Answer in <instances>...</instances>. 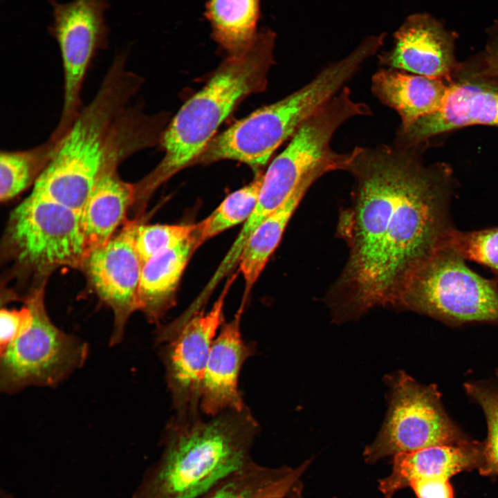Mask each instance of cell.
<instances>
[{"label": "cell", "instance_id": "obj_24", "mask_svg": "<svg viewBox=\"0 0 498 498\" xmlns=\"http://www.w3.org/2000/svg\"><path fill=\"white\" fill-rule=\"evenodd\" d=\"M290 468H269L255 462L232 474L201 498H253L264 486L287 473Z\"/></svg>", "mask_w": 498, "mask_h": 498}, {"label": "cell", "instance_id": "obj_17", "mask_svg": "<svg viewBox=\"0 0 498 498\" xmlns=\"http://www.w3.org/2000/svg\"><path fill=\"white\" fill-rule=\"evenodd\" d=\"M448 86L443 80L392 68H382L371 78L374 95L400 117L398 132L407 131L420 118L438 111Z\"/></svg>", "mask_w": 498, "mask_h": 498}, {"label": "cell", "instance_id": "obj_18", "mask_svg": "<svg viewBox=\"0 0 498 498\" xmlns=\"http://www.w3.org/2000/svg\"><path fill=\"white\" fill-rule=\"evenodd\" d=\"M118 165L110 164L103 170L81 212L86 257L115 234L136 199V185L119 176Z\"/></svg>", "mask_w": 498, "mask_h": 498}, {"label": "cell", "instance_id": "obj_15", "mask_svg": "<svg viewBox=\"0 0 498 498\" xmlns=\"http://www.w3.org/2000/svg\"><path fill=\"white\" fill-rule=\"evenodd\" d=\"M245 304L242 301L234 317L223 322L211 347L200 400V409L210 417L246 408L239 389V377L244 362L254 353V348L241 337L240 324Z\"/></svg>", "mask_w": 498, "mask_h": 498}, {"label": "cell", "instance_id": "obj_9", "mask_svg": "<svg viewBox=\"0 0 498 498\" xmlns=\"http://www.w3.org/2000/svg\"><path fill=\"white\" fill-rule=\"evenodd\" d=\"M8 234L18 260L39 270L86 258L80 213L33 193L12 211Z\"/></svg>", "mask_w": 498, "mask_h": 498}, {"label": "cell", "instance_id": "obj_10", "mask_svg": "<svg viewBox=\"0 0 498 498\" xmlns=\"http://www.w3.org/2000/svg\"><path fill=\"white\" fill-rule=\"evenodd\" d=\"M53 21L48 32L56 40L64 71V102L58 124L51 134L60 139L81 108V90L91 62L108 44L105 13L108 0H49Z\"/></svg>", "mask_w": 498, "mask_h": 498}, {"label": "cell", "instance_id": "obj_12", "mask_svg": "<svg viewBox=\"0 0 498 498\" xmlns=\"http://www.w3.org/2000/svg\"><path fill=\"white\" fill-rule=\"evenodd\" d=\"M138 222H128L105 244L92 250L84 265L98 296L113 311L114 326L110 344L123 338L128 318L138 308L142 263L135 246Z\"/></svg>", "mask_w": 498, "mask_h": 498}, {"label": "cell", "instance_id": "obj_19", "mask_svg": "<svg viewBox=\"0 0 498 498\" xmlns=\"http://www.w3.org/2000/svg\"><path fill=\"white\" fill-rule=\"evenodd\" d=\"M195 230L175 246L157 254L142 265L138 308L151 322H158L175 304L181 277L192 255L200 247Z\"/></svg>", "mask_w": 498, "mask_h": 498}, {"label": "cell", "instance_id": "obj_8", "mask_svg": "<svg viewBox=\"0 0 498 498\" xmlns=\"http://www.w3.org/2000/svg\"><path fill=\"white\" fill-rule=\"evenodd\" d=\"M387 414L377 437L365 449L366 462L467 441L445 412L435 385H421L403 371L387 376Z\"/></svg>", "mask_w": 498, "mask_h": 498}, {"label": "cell", "instance_id": "obj_22", "mask_svg": "<svg viewBox=\"0 0 498 498\" xmlns=\"http://www.w3.org/2000/svg\"><path fill=\"white\" fill-rule=\"evenodd\" d=\"M59 141L50 138L32 149L1 151L0 154V199L6 202L24 191L46 167Z\"/></svg>", "mask_w": 498, "mask_h": 498}, {"label": "cell", "instance_id": "obj_21", "mask_svg": "<svg viewBox=\"0 0 498 498\" xmlns=\"http://www.w3.org/2000/svg\"><path fill=\"white\" fill-rule=\"evenodd\" d=\"M261 0H208L205 17L215 42L229 55L247 48L254 41Z\"/></svg>", "mask_w": 498, "mask_h": 498}, {"label": "cell", "instance_id": "obj_6", "mask_svg": "<svg viewBox=\"0 0 498 498\" xmlns=\"http://www.w3.org/2000/svg\"><path fill=\"white\" fill-rule=\"evenodd\" d=\"M445 243L410 275L397 307L448 324L498 323V284L471 270Z\"/></svg>", "mask_w": 498, "mask_h": 498}, {"label": "cell", "instance_id": "obj_30", "mask_svg": "<svg viewBox=\"0 0 498 498\" xmlns=\"http://www.w3.org/2000/svg\"><path fill=\"white\" fill-rule=\"evenodd\" d=\"M418 498H454L449 479L425 478L413 481L409 486Z\"/></svg>", "mask_w": 498, "mask_h": 498}, {"label": "cell", "instance_id": "obj_26", "mask_svg": "<svg viewBox=\"0 0 498 498\" xmlns=\"http://www.w3.org/2000/svg\"><path fill=\"white\" fill-rule=\"evenodd\" d=\"M465 388L483 409L488 424V436L482 446L481 470L498 474V388L481 383H466Z\"/></svg>", "mask_w": 498, "mask_h": 498}, {"label": "cell", "instance_id": "obj_29", "mask_svg": "<svg viewBox=\"0 0 498 498\" xmlns=\"http://www.w3.org/2000/svg\"><path fill=\"white\" fill-rule=\"evenodd\" d=\"M309 463L306 461L296 468H290L284 475L262 488L253 498H287L293 492Z\"/></svg>", "mask_w": 498, "mask_h": 498}, {"label": "cell", "instance_id": "obj_7", "mask_svg": "<svg viewBox=\"0 0 498 498\" xmlns=\"http://www.w3.org/2000/svg\"><path fill=\"white\" fill-rule=\"evenodd\" d=\"M32 311L28 328L0 350V389L13 394L29 387H54L82 367L87 343L56 326L45 308L42 290L26 301Z\"/></svg>", "mask_w": 498, "mask_h": 498}, {"label": "cell", "instance_id": "obj_31", "mask_svg": "<svg viewBox=\"0 0 498 498\" xmlns=\"http://www.w3.org/2000/svg\"><path fill=\"white\" fill-rule=\"evenodd\" d=\"M484 61L486 74L498 82V21L490 29Z\"/></svg>", "mask_w": 498, "mask_h": 498}, {"label": "cell", "instance_id": "obj_3", "mask_svg": "<svg viewBox=\"0 0 498 498\" xmlns=\"http://www.w3.org/2000/svg\"><path fill=\"white\" fill-rule=\"evenodd\" d=\"M118 55L98 92L59 140L31 193L81 214L94 185L111 163L116 121L142 84Z\"/></svg>", "mask_w": 498, "mask_h": 498}, {"label": "cell", "instance_id": "obj_13", "mask_svg": "<svg viewBox=\"0 0 498 498\" xmlns=\"http://www.w3.org/2000/svg\"><path fill=\"white\" fill-rule=\"evenodd\" d=\"M473 124L498 127V83L480 74H460L449 83L441 108L398 132L396 140L420 146L435 136Z\"/></svg>", "mask_w": 498, "mask_h": 498}, {"label": "cell", "instance_id": "obj_1", "mask_svg": "<svg viewBox=\"0 0 498 498\" xmlns=\"http://www.w3.org/2000/svg\"><path fill=\"white\" fill-rule=\"evenodd\" d=\"M418 147L395 141L353 149L347 170L353 179L351 203L338 223L349 257L326 297L337 322L376 306L397 307L412 273L454 229L451 171L424 165Z\"/></svg>", "mask_w": 498, "mask_h": 498}, {"label": "cell", "instance_id": "obj_25", "mask_svg": "<svg viewBox=\"0 0 498 498\" xmlns=\"http://www.w3.org/2000/svg\"><path fill=\"white\" fill-rule=\"evenodd\" d=\"M446 243L465 259L489 268L498 279V226L470 232L454 229Z\"/></svg>", "mask_w": 498, "mask_h": 498}, {"label": "cell", "instance_id": "obj_14", "mask_svg": "<svg viewBox=\"0 0 498 498\" xmlns=\"http://www.w3.org/2000/svg\"><path fill=\"white\" fill-rule=\"evenodd\" d=\"M455 36L432 16L408 17L394 34L391 49L380 55L388 68L443 80L450 83L458 70L454 57Z\"/></svg>", "mask_w": 498, "mask_h": 498}, {"label": "cell", "instance_id": "obj_27", "mask_svg": "<svg viewBox=\"0 0 498 498\" xmlns=\"http://www.w3.org/2000/svg\"><path fill=\"white\" fill-rule=\"evenodd\" d=\"M194 224H139L135 246L143 264L157 254L175 246L195 230Z\"/></svg>", "mask_w": 498, "mask_h": 498}, {"label": "cell", "instance_id": "obj_16", "mask_svg": "<svg viewBox=\"0 0 498 498\" xmlns=\"http://www.w3.org/2000/svg\"><path fill=\"white\" fill-rule=\"evenodd\" d=\"M481 460L482 446L468 441L400 453L394 456L391 474L379 482V489L387 498H391L414 480L449 479L462 471L481 465Z\"/></svg>", "mask_w": 498, "mask_h": 498}, {"label": "cell", "instance_id": "obj_11", "mask_svg": "<svg viewBox=\"0 0 498 498\" xmlns=\"http://www.w3.org/2000/svg\"><path fill=\"white\" fill-rule=\"evenodd\" d=\"M236 276L228 279L210 311L194 314L165 340L168 343L163 360L177 416L199 414L206 365L216 333L224 322L225 299Z\"/></svg>", "mask_w": 498, "mask_h": 498}, {"label": "cell", "instance_id": "obj_4", "mask_svg": "<svg viewBox=\"0 0 498 498\" xmlns=\"http://www.w3.org/2000/svg\"><path fill=\"white\" fill-rule=\"evenodd\" d=\"M275 42V33L263 29L247 48L229 55L205 86L181 107L163 133V159L140 182L147 194L196 162L238 104L266 89Z\"/></svg>", "mask_w": 498, "mask_h": 498}, {"label": "cell", "instance_id": "obj_5", "mask_svg": "<svg viewBox=\"0 0 498 498\" xmlns=\"http://www.w3.org/2000/svg\"><path fill=\"white\" fill-rule=\"evenodd\" d=\"M378 49L376 40L366 38L350 54L326 66L301 89L255 111L214 136L196 162L233 160L255 169L264 166L281 144L344 87Z\"/></svg>", "mask_w": 498, "mask_h": 498}, {"label": "cell", "instance_id": "obj_2", "mask_svg": "<svg viewBox=\"0 0 498 498\" xmlns=\"http://www.w3.org/2000/svg\"><path fill=\"white\" fill-rule=\"evenodd\" d=\"M258 431L247 407L208 420L176 415L166 427L162 454L136 498H201L255 462L251 450Z\"/></svg>", "mask_w": 498, "mask_h": 498}, {"label": "cell", "instance_id": "obj_20", "mask_svg": "<svg viewBox=\"0 0 498 498\" xmlns=\"http://www.w3.org/2000/svg\"><path fill=\"white\" fill-rule=\"evenodd\" d=\"M311 186L298 188L278 209L253 232L239 261V271L245 281L243 301L279 245L284 232L298 205Z\"/></svg>", "mask_w": 498, "mask_h": 498}, {"label": "cell", "instance_id": "obj_28", "mask_svg": "<svg viewBox=\"0 0 498 498\" xmlns=\"http://www.w3.org/2000/svg\"><path fill=\"white\" fill-rule=\"evenodd\" d=\"M33 315L28 304L20 309L1 308L0 350L19 338L30 326Z\"/></svg>", "mask_w": 498, "mask_h": 498}, {"label": "cell", "instance_id": "obj_23", "mask_svg": "<svg viewBox=\"0 0 498 498\" xmlns=\"http://www.w3.org/2000/svg\"><path fill=\"white\" fill-rule=\"evenodd\" d=\"M264 174L260 173L247 185L226 196L216 210L197 223L196 234L201 246L219 233L246 222L259 197Z\"/></svg>", "mask_w": 498, "mask_h": 498}]
</instances>
